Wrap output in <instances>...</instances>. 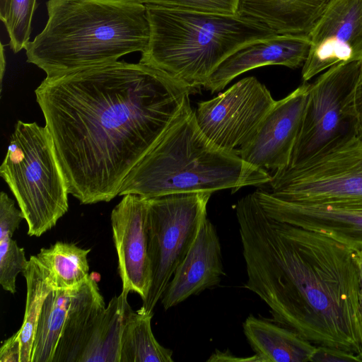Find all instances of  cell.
I'll use <instances>...</instances> for the list:
<instances>
[{
	"instance_id": "5bb4252c",
	"label": "cell",
	"mask_w": 362,
	"mask_h": 362,
	"mask_svg": "<svg viewBox=\"0 0 362 362\" xmlns=\"http://www.w3.org/2000/svg\"><path fill=\"white\" fill-rule=\"evenodd\" d=\"M254 194L276 221L324 233L353 250L362 247V208L290 202L262 189Z\"/></svg>"
},
{
	"instance_id": "4316f807",
	"label": "cell",
	"mask_w": 362,
	"mask_h": 362,
	"mask_svg": "<svg viewBox=\"0 0 362 362\" xmlns=\"http://www.w3.org/2000/svg\"><path fill=\"white\" fill-rule=\"evenodd\" d=\"M144 4L175 9L233 15L237 13L240 0H139Z\"/></svg>"
},
{
	"instance_id": "30bf717a",
	"label": "cell",
	"mask_w": 362,
	"mask_h": 362,
	"mask_svg": "<svg viewBox=\"0 0 362 362\" xmlns=\"http://www.w3.org/2000/svg\"><path fill=\"white\" fill-rule=\"evenodd\" d=\"M275 102L267 87L250 76L199 103L194 113L199 129L211 143L239 156Z\"/></svg>"
},
{
	"instance_id": "e0dca14e",
	"label": "cell",
	"mask_w": 362,
	"mask_h": 362,
	"mask_svg": "<svg viewBox=\"0 0 362 362\" xmlns=\"http://www.w3.org/2000/svg\"><path fill=\"white\" fill-rule=\"evenodd\" d=\"M105 308L98 284L89 276L72 296L52 362H78L93 327Z\"/></svg>"
},
{
	"instance_id": "7c38bea8",
	"label": "cell",
	"mask_w": 362,
	"mask_h": 362,
	"mask_svg": "<svg viewBox=\"0 0 362 362\" xmlns=\"http://www.w3.org/2000/svg\"><path fill=\"white\" fill-rule=\"evenodd\" d=\"M310 83L303 82L287 96L276 100L255 134L239 152L246 163L276 171L287 168L301 125Z\"/></svg>"
},
{
	"instance_id": "277c9868",
	"label": "cell",
	"mask_w": 362,
	"mask_h": 362,
	"mask_svg": "<svg viewBox=\"0 0 362 362\" xmlns=\"http://www.w3.org/2000/svg\"><path fill=\"white\" fill-rule=\"evenodd\" d=\"M272 175L211 143L199 129L191 105L172 122L125 177L119 196L150 199L173 194L232 192L269 184Z\"/></svg>"
},
{
	"instance_id": "cb8c5ba5",
	"label": "cell",
	"mask_w": 362,
	"mask_h": 362,
	"mask_svg": "<svg viewBox=\"0 0 362 362\" xmlns=\"http://www.w3.org/2000/svg\"><path fill=\"white\" fill-rule=\"evenodd\" d=\"M76 288L53 289L47 296L38 318L30 362H52L66 313Z\"/></svg>"
},
{
	"instance_id": "4dcf8cb0",
	"label": "cell",
	"mask_w": 362,
	"mask_h": 362,
	"mask_svg": "<svg viewBox=\"0 0 362 362\" xmlns=\"http://www.w3.org/2000/svg\"><path fill=\"white\" fill-rule=\"evenodd\" d=\"M354 255L358 269L360 305L362 313V247L354 249Z\"/></svg>"
},
{
	"instance_id": "ac0fdd59",
	"label": "cell",
	"mask_w": 362,
	"mask_h": 362,
	"mask_svg": "<svg viewBox=\"0 0 362 362\" xmlns=\"http://www.w3.org/2000/svg\"><path fill=\"white\" fill-rule=\"evenodd\" d=\"M332 0H240L237 13L276 34H308Z\"/></svg>"
},
{
	"instance_id": "d6986e66",
	"label": "cell",
	"mask_w": 362,
	"mask_h": 362,
	"mask_svg": "<svg viewBox=\"0 0 362 362\" xmlns=\"http://www.w3.org/2000/svg\"><path fill=\"white\" fill-rule=\"evenodd\" d=\"M243 327L259 362L311 361L317 348L293 330L252 315Z\"/></svg>"
},
{
	"instance_id": "3957f363",
	"label": "cell",
	"mask_w": 362,
	"mask_h": 362,
	"mask_svg": "<svg viewBox=\"0 0 362 362\" xmlns=\"http://www.w3.org/2000/svg\"><path fill=\"white\" fill-rule=\"evenodd\" d=\"M47 21L27 45V62L47 77L112 63L142 52L150 36L139 0H47Z\"/></svg>"
},
{
	"instance_id": "d6a6232c",
	"label": "cell",
	"mask_w": 362,
	"mask_h": 362,
	"mask_svg": "<svg viewBox=\"0 0 362 362\" xmlns=\"http://www.w3.org/2000/svg\"><path fill=\"white\" fill-rule=\"evenodd\" d=\"M4 45L1 43V82L2 83V79L4 76V73L6 67V61L4 56Z\"/></svg>"
},
{
	"instance_id": "2e32d148",
	"label": "cell",
	"mask_w": 362,
	"mask_h": 362,
	"mask_svg": "<svg viewBox=\"0 0 362 362\" xmlns=\"http://www.w3.org/2000/svg\"><path fill=\"white\" fill-rule=\"evenodd\" d=\"M223 274L219 238L216 228L206 218L163 293L160 299L163 308L167 310L218 285Z\"/></svg>"
},
{
	"instance_id": "9c48e42d",
	"label": "cell",
	"mask_w": 362,
	"mask_h": 362,
	"mask_svg": "<svg viewBox=\"0 0 362 362\" xmlns=\"http://www.w3.org/2000/svg\"><path fill=\"white\" fill-rule=\"evenodd\" d=\"M269 184L281 199L362 208V139L354 136L305 163L276 170Z\"/></svg>"
},
{
	"instance_id": "484cf974",
	"label": "cell",
	"mask_w": 362,
	"mask_h": 362,
	"mask_svg": "<svg viewBox=\"0 0 362 362\" xmlns=\"http://www.w3.org/2000/svg\"><path fill=\"white\" fill-rule=\"evenodd\" d=\"M13 233L0 230V284L3 289L16 292V278L26 269L28 260L25 251L12 238Z\"/></svg>"
},
{
	"instance_id": "83f0119b",
	"label": "cell",
	"mask_w": 362,
	"mask_h": 362,
	"mask_svg": "<svg viewBox=\"0 0 362 362\" xmlns=\"http://www.w3.org/2000/svg\"><path fill=\"white\" fill-rule=\"evenodd\" d=\"M311 361L335 362V361H359L355 354L326 346H317Z\"/></svg>"
},
{
	"instance_id": "f1b7e54d",
	"label": "cell",
	"mask_w": 362,
	"mask_h": 362,
	"mask_svg": "<svg viewBox=\"0 0 362 362\" xmlns=\"http://www.w3.org/2000/svg\"><path fill=\"white\" fill-rule=\"evenodd\" d=\"M20 344L16 333L4 341L0 349V362H20Z\"/></svg>"
},
{
	"instance_id": "836d02e7",
	"label": "cell",
	"mask_w": 362,
	"mask_h": 362,
	"mask_svg": "<svg viewBox=\"0 0 362 362\" xmlns=\"http://www.w3.org/2000/svg\"><path fill=\"white\" fill-rule=\"evenodd\" d=\"M357 356H358V358L359 359V361L362 362V350H361V351Z\"/></svg>"
},
{
	"instance_id": "8992f818",
	"label": "cell",
	"mask_w": 362,
	"mask_h": 362,
	"mask_svg": "<svg viewBox=\"0 0 362 362\" xmlns=\"http://www.w3.org/2000/svg\"><path fill=\"white\" fill-rule=\"evenodd\" d=\"M0 175L17 200L30 236H41L67 212V184L46 126L16 122Z\"/></svg>"
},
{
	"instance_id": "ffe728a7",
	"label": "cell",
	"mask_w": 362,
	"mask_h": 362,
	"mask_svg": "<svg viewBox=\"0 0 362 362\" xmlns=\"http://www.w3.org/2000/svg\"><path fill=\"white\" fill-rule=\"evenodd\" d=\"M127 294L114 296L100 314L78 362H119L121 337Z\"/></svg>"
},
{
	"instance_id": "6da1fadb",
	"label": "cell",
	"mask_w": 362,
	"mask_h": 362,
	"mask_svg": "<svg viewBox=\"0 0 362 362\" xmlns=\"http://www.w3.org/2000/svg\"><path fill=\"white\" fill-rule=\"evenodd\" d=\"M193 93L141 62L46 76L35 93L69 193L81 204L117 196Z\"/></svg>"
},
{
	"instance_id": "603a6c76",
	"label": "cell",
	"mask_w": 362,
	"mask_h": 362,
	"mask_svg": "<svg viewBox=\"0 0 362 362\" xmlns=\"http://www.w3.org/2000/svg\"><path fill=\"white\" fill-rule=\"evenodd\" d=\"M90 249L72 243L57 242L42 248L35 255L47 269L54 289H71L79 286L90 275L87 256Z\"/></svg>"
},
{
	"instance_id": "1f68e13d",
	"label": "cell",
	"mask_w": 362,
	"mask_h": 362,
	"mask_svg": "<svg viewBox=\"0 0 362 362\" xmlns=\"http://www.w3.org/2000/svg\"><path fill=\"white\" fill-rule=\"evenodd\" d=\"M11 0H0V19L4 23L8 15Z\"/></svg>"
},
{
	"instance_id": "7402d4cb",
	"label": "cell",
	"mask_w": 362,
	"mask_h": 362,
	"mask_svg": "<svg viewBox=\"0 0 362 362\" xmlns=\"http://www.w3.org/2000/svg\"><path fill=\"white\" fill-rule=\"evenodd\" d=\"M23 274L27 287L25 309L22 325L16 334L20 344V362H30L42 304L47 296L54 288L47 269L39 262L35 255L30 256Z\"/></svg>"
},
{
	"instance_id": "4fadbf2b",
	"label": "cell",
	"mask_w": 362,
	"mask_h": 362,
	"mask_svg": "<svg viewBox=\"0 0 362 362\" xmlns=\"http://www.w3.org/2000/svg\"><path fill=\"white\" fill-rule=\"evenodd\" d=\"M148 206L147 198L126 194L112 209L110 216L122 292L127 295L136 293L142 300L146 298L151 284Z\"/></svg>"
},
{
	"instance_id": "5b68a950",
	"label": "cell",
	"mask_w": 362,
	"mask_h": 362,
	"mask_svg": "<svg viewBox=\"0 0 362 362\" xmlns=\"http://www.w3.org/2000/svg\"><path fill=\"white\" fill-rule=\"evenodd\" d=\"M150 36L139 62L155 68L194 93L230 54L276 34L240 15L211 13L145 4Z\"/></svg>"
},
{
	"instance_id": "7a4b0ae2",
	"label": "cell",
	"mask_w": 362,
	"mask_h": 362,
	"mask_svg": "<svg viewBox=\"0 0 362 362\" xmlns=\"http://www.w3.org/2000/svg\"><path fill=\"white\" fill-rule=\"evenodd\" d=\"M247 280L273 321L315 346L362 350L354 250L317 231L271 218L253 193L235 205Z\"/></svg>"
},
{
	"instance_id": "d4e9b609",
	"label": "cell",
	"mask_w": 362,
	"mask_h": 362,
	"mask_svg": "<svg viewBox=\"0 0 362 362\" xmlns=\"http://www.w3.org/2000/svg\"><path fill=\"white\" fill-rule=\"evenodd\" d=\"M37 0H11L6 21L4 23L9 37V46L14 53L25 49L30 42L32 21Z\"/></svg>"
},
{
	"instance_id": "f546056e",
	"label": "cell",
	"mask_w": 362,
	"mask_h": 362,
	"mask_svg": "<svg viewBox=\"0 0 362 362\" xmlns=\"http://www.w3.org/2000/svg\"><path fill=\"white\" fill-rule=\"evenodd\" d=\"M354 108L357 122V136L362 139V60L361 61L360 73L355 90Z\"/></svg>"
},
{
	"instance_id": "9a60e30c",
	"label": "cell",
	"mask_w": 362,
	"mask_h": 362,
	"mask_svg": "<svg viewBox=\"0 0 362 362\" xmlns=\"http://www.w3.org/2000/svg\"><path fill=\"white\" fill-rule=\"evenodd\" d=\"M310 47V37L303 33L275 34L250 42L226 57L210 75L204 88L211 93L220 91L238 76L260 66H303Z\"/></svg>"
},
{
	"instance_id": "44dd1931",
	"label": "cell",
	"mask_w": 362,
	"mask_h": 362,
	"mask_svg": "<svg viewBox=\"0 0 362 362\" xmlns=\"http://www.w3.org/2000/svg\"><path fill=\"white\" fill-rule=\"evenodd\" d=\"M153 313L128 308L123 325L119 362H173V351L160 345L151 329Z\"/></svg>"
},
{
	"instance_id": "ba28073f",
	"label": "cell",
	"mask_w": 362,
	"mask_h": 362,
	"mask_svg": "<svg viewBox=\"0 0 362 362\" xmlns=\"http://www.w3.org/2000/svg\"><path fill=\"white\" fill-rule=\"evenodd\" d=\"M211 192L173 194L148 199V254L151 284L138 310L152 313L176 269L207 218Z\"/></svg>"
},
{
	"instance_id": "8fae6325",
	"label": "cell",
	"mask_w": 362,
	"mask_h": 362,
	"mask_svg": "<svg viewBox=\"0 0 362 362\" xmlns=\"http://www.w3.org/2000/svg\"><path fill=\"white\" fill-rule=\"evenodd\" d=\"M302 66L308 82L329 68L362 60V0H332L308 33Z\"/></svg>"
},
{
	"instance_id": "52a82bcc",
	"label": "cell",
	"mask_w": 362,
	"mask_h": 362,
	"mask_svg": "<svg viewBox=\"0 0 362 362\" xmlns=\"http://www.w3.org/2000/svg\"><path fill=\"white\" fill-rule=\"evenodd\" d=\"M360 68L361 61L334 65L310 83L287 168L305 163L357 136L354 95Z\"/></svg>"
}]
</instances>
